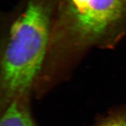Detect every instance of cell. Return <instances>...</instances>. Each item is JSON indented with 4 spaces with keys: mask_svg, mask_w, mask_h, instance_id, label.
Instances as JSON below:
<instances>
[{
    "mask_svg": "<svg viewBox=\"0 0 126 126\" xmlns=\"http://www.w3.org/2000/svg\"><path fill=\"white\" fill-rule=\"evenodd\" d=\"M126 34V0H56L42 77L56 86L91 50L109 49Z\"/></svg>",
    "mask_w": 126,
    "mask_h": 126,
    "instance_id": "1",
    "label": "cell"
},
{
    "mask_svg": "<svg viewBox=\"0 0 126 126\" xmlns=\"http://www.w3.org/2000/svg\"><path fill=\"white\" fill-rule=\"evenodd\" d=\"M56 0H21L6 22L0 55V108L33 95L50 50Z\"/></svg>",
    "mask_w": 126,
    "mask_h": 126,
    "instance_id": "2",
    "label": "cell"
},
{
    "mask_svg": "<svg viewBox=\"0 0 126 126\" xmlns=\"http://www.w3.org/2000/svg\"><path fill=\"white\" fill-rule=\"evenodd\" d=\"M32 96H20L0 108V126H39L31 109Z\"/></svg>",
    "mask_w": 126,
    "mask_h": 126,
    "instance_id": "3",
    "label": "cell"
},
{
    "mask_svg": "<svg viewBox=\"0 0 126 126\" xmlns=\"http://www.w3.org/2000/svg\"><path fill=\"white\" fill-rule=\"evenodd\" d=\"M91 126H126V105L111 109L99 116Z\"/></svg>",
    "mask_w": 126,
    "mask_h": 126,
    "instance_id": "4",
    "label": "cell"
}]
</instances>
